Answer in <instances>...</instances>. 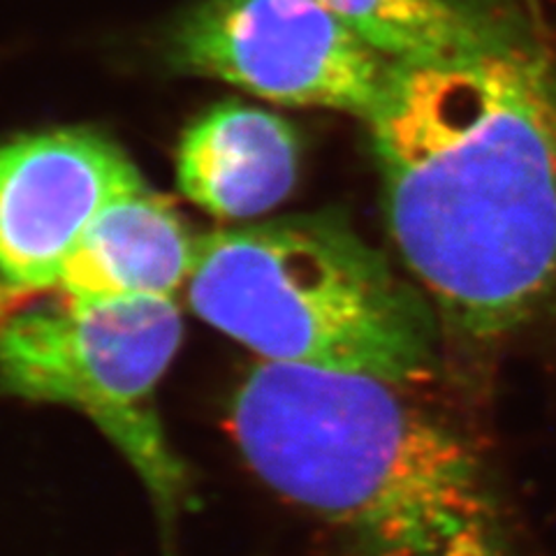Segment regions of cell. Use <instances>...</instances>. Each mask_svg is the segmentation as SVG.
Returning <instances> with one entry per match:
<instances>
[{
    "mask_svg": "<svg viewBox=\"0 0 556 556\" xmlns=\"http://www.w3.org/2000/svg\"><path fill=\"white\" fill-rule=\"evenodd\" d=\"M394 251L433 311L498 341L556 298V89L496 40L394 63L369 118Z\"/></svg>",
    "mask_w": 556,
    "mask_h": 556,
    "instance_id": "obj_1",
    "label": "cell"
},
{
    "mask_svg": "<svg viewBox=\"0 0 556 556\" xmlns=\"http://www.w3.org/2000/svg\"><path fill=\"white\" fill-rule=\"evenodd\" d=\"M399 388L263 359L230 429L253 473L348 556H538L478 447Z\"/></svg>",
    "mask_w": 556,
    "mask_h": 556,
    "instance_id": "obj_2",
    "label": "cell"
},
{
    "mask_svg": "<svg viewBox=\"0 0 556 556\" xmlns=\"http://www.w3.org/2000/svg\"><path fill=\"white\" fill-rule=\"evenodd\" d=\"M188 302L265 362L367 374L394 386L437 367L427 294L334 212L206 232Z\"/></svg>",
    "mask_w": 556,
    "mask_h": 556,
    "instance_id": "obj_3",
    "label": "cell"
},
{
    "mask_svg": "<svg viewBox=\"0 0 556 556\" xmlns=\"http://www.w3.org/2000/svg\"><path fill=\"white\" fill-rule=\"evenodd\" d=\"M184 337L174 300H67L16 311L0 325V388L84 410L142 478L172 543L188 480L153 396Z\"/></svg>",
    "mask_w": 556,
    "mask_h": 556,
    "instance_id": "obj_4",
    "label": "cell"
},
{
    "mask_svg": "<svg viewBox=\"0 0 556 556\" xmlns=\"http://www.w3.org/2000/svg\"><path fill=\"white\" fill-rule=\"evenodd\" d=\"M169 59L276 104L362 121L394 67L318 0H198L172 30Z\"/></svg>",
    "mask_w": 556,
    "mask_h": 556,
    "instance_id": "obj_5",
    "label": "cell"
},
{
    "mask_svg": "<svg viewBox=\"0 0 556 556\" xmlns=\"http://www.w3.org/2000/svg\"><path fill=\"white\" fill-rule=\"evenodd\" d=\"M147 181L104 135L67 128L0 144V281L30 298L61 271L104 206Z\"/></svg>",
    "mask_w": 556,
    "mask_h": 556,
    "instance_id": "obj_6",
    "label": "cell"
},
{
    "mask_svg": "<svg viewBox=\"0 0 556 556\" xmlns=\"http://www.w3.org/2000/svg\"><path fill=\"white\" fill-rule=\"evenodd\" d=\"M300 177V139L283 116L220 102L184 132L181 193L220 220H253L288 200Z\"/></svg>",
    "mask_w": 556,
    "mask_h": 556,
    "instance_id": "obj_7",
    "label": "cell"
},
{
    "mask_svg": "<svg viewBox=\"0 0 556 556\" xmlns=\"http://www.w3.org/2000/svg\"><path fill=\"white\" fill-rule=\"evenodd\" d=\"M198 239L174 204L147 184L108 204L84 232L59 278L67 300H174L188 283Z\"/></svg>",
    "mask_w": 556,
    "mask_h": 556,
    "instance_id": "obj_8",
    "label": "cell"
},
{
    "mask_svg": "<svg viewBox=\"0 0 556 556\" xmlns=\"http://www.w3.org/2000/svg\"><path fill=\"white\" fill-rule=\"evenodd\" d=\"M394 63L443 61L490 42L450 0H318Z\"/></svg>",
    "mask_w": 556,
    "mask_h": 556,
    "instance_id": "obj_9",
    "label": "cell"
},
{
    "mask_svg": "<svg viewBox=\"0 0 556 556\" xmlns=\"http://www.w3.org/2000/svg\"><path fill=\"white\" fill-rule=\"evenodd\" d=\"M26 300L28 298H24V294L14 292L12 288H8L3 281H0V325L10 318L12 313L20 311Z\"/></svg>",
    "mask_w": 556,
    "mask_h": 556,
    "instance_id": "obj_10",
    "label": "cell"
}]
</instances>
